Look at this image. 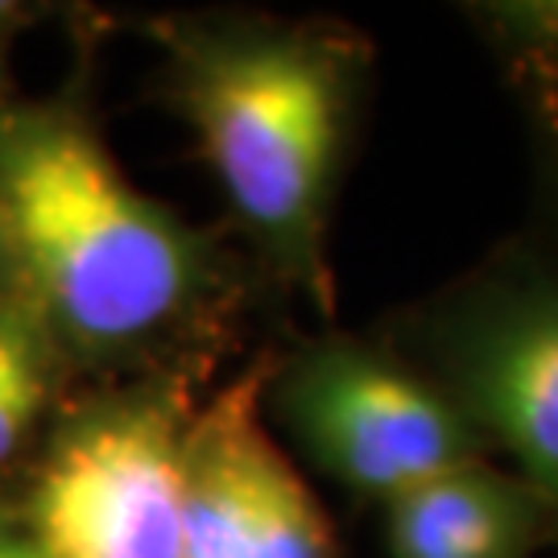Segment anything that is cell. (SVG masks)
<instances>
[{
  "mask_svg": "<svg viewBox=\"0 0 558 558\" xmlns=\"http://www.w3.org/2000/svg\"><path fill=\"white\" fill-rule=\"evenodd\" d=\"M0 240L62 331L92 348L145 339L195 290L179 220L62 117L21 120L0 137Z\"/></svg>",
  "mask_w": 558,
  "mask_h": 558,
  "instance_id": "6da1fadb",
  "label": "cell"
},
{
  "mask_svg": "<svg viewBox=\"0 0 558 558\" xmlns=\"http://www.w3.org/2000/svg\"><path fill=\"white\" fill-rule=\"evenodd\" d=\"M468 401L521 463L530 488L558 505V294L488 323L463 364Z\"/></svg>",
  "mask_w": 558,
  "mask_h": 558,
  "instance_id": "5b68a950",
  "label": "cell"
},
{
  "mask_svg": "<svg viewBox=\"0 0 558 558\" xmlns=\"http://www.w3.org/2000/svg\"><path fill=\"white\" fill-rule=\"evenodd\" d=\"M274 442L257 418V380L228 389L186 426L182 558H240L260 509Z\"/></svg>",
  "mask_w": 558,
  "mask_h": 558,
  "instance_id": "8992f818",
  "label": "cell"
},
{
  "mask_svg": "<svg viewBox=\"0 0 558 558\" xmlns=\"http://www.w3.org/2000/svg\"><path fill=\"white\" fill-rule=\"evenodd\" d=\"M13 17H17V9H13V4H0V46H4V34H9Z\"/></svg>",
  "mask_w": 558,
  "mask_h": 558,
  "instance_id": "8fae6325",
  "label": "cell"
},
{
  "mask_svg": "<svg viewBox=\"0 0 558 558\" xmlns=\"http://www.w3.org/2000/svg\"><path fill=\"white\" fill-rule=\"evenodd\" d=\"M41 410V368L21 327L0 319V463L13 456L21 435Z\"/></svg>",
  "mask_w": 558,
  "mask_h": 558,
  "instance_id": "9c48e42d",
  "label": "cell"
},
{
  "mask_svg": "<svg viewBox=\"0 0 558 558\" xmlns=\"http://www.w3.org/2000/svg\"><path fill=\"white\" fill-rule=\"evenodd\" d=\"M186 430L161 401L83 418L34 497L41 558H182Z\"/></svg>",
  "mask_w": 558,
  "mask_h": 558,
  "instance_id": "3957f363",
  "label": "cell"
},
{
  "mask_svg": "<svg viewBox=\"0 0 558 558\" xmlns=\"http://www.w3.org/2000/svg\"><path fill=\"white\" fill-rule=\"evenodd\" d=\"M240 558H336V534L323 518L315 493L274 451L253 534Z\"/></svg>",
  "mask_w": 558,
  "mask_h": 558,
  "instance_id": "ba28073f",
  "label": "cell"
},
{
  "mask_svg": "<svg viewBox=\"0 0 558 558\" xmlns=\"http://www.w3.org/2000/svg\"><path fill=\"white\" fill-rule=\"evenodd\" d=\"M290 418L339 484L385 500L476 463L468 422L439 393L356 348L302 364L290 380Z\"/></svg>",
  "mask_w": 558,
  "mask_h": 558,
  "instance_id": "277c9868",
  "label": "cell"
},
{
  "mask_svg": "<svg viewBox=\"0 0 558 558\" xmlns=\"http://www.w3.org/2000/svg\"><path fill=\"white\" fill-rule=\"evenodd\" d=\"M186 100L240 216L306 253L339 149V83L327 59L299 41H232L195 62Z\"/></svg>",
  "mask_w": 558,
  "mask_h": 558,
  "instance_id": "7a4b0ae2",
  "label": "cell"
},
{
  "mask_svg": "<svg viewBox=\"0 0 558 558\" xmlns=\"http://www.w3.org/2000/svg\"><path fill=\"white\" fill-rule=\"evenodd\" d=\"M530 488L463 463L389 500L393 558H521L534 538Z\"/></svg>",
  "mask_w": 558,
  "mask_h": 558,
  "instance_id": "52a82bcc",
  "label": "cell"
},
{
  "mask_svg": "<svg viewBox=\"0 0 558 558\" xmlns=\"http://www.w3.org/2000/svg\"><path fill=\"white\" fill-rule=\"evenodd\" d=\"M29 538H17V534H9V530H0V558H25L29 555Z\"/></svg>",
  "mask_w": 558,
  "mask_h": 558,
  "instance_id": "30bf717a",
  "label": "cell"
}]
</instances>
